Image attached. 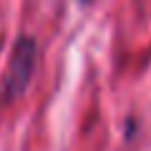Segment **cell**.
<instances>
[{
  "mask_svg": "<svg viewBox=\"0 0 151 151\" xmlns=\"http://www.w3.org/2000/svg\"><path fill=\"white\" fill-rule=\"evenodd\" d=\"M35 40L28 35L18 38V43L13 45L10 60H8V73H5V93L8 98H15L18 93L25 91L28 81L33 76V68H35Z\"/></svg>",
  "mask_w": 151,
  "mask_h": 151,
  "instance_id": "1",
  "label": "cell"
}]
</instances>
